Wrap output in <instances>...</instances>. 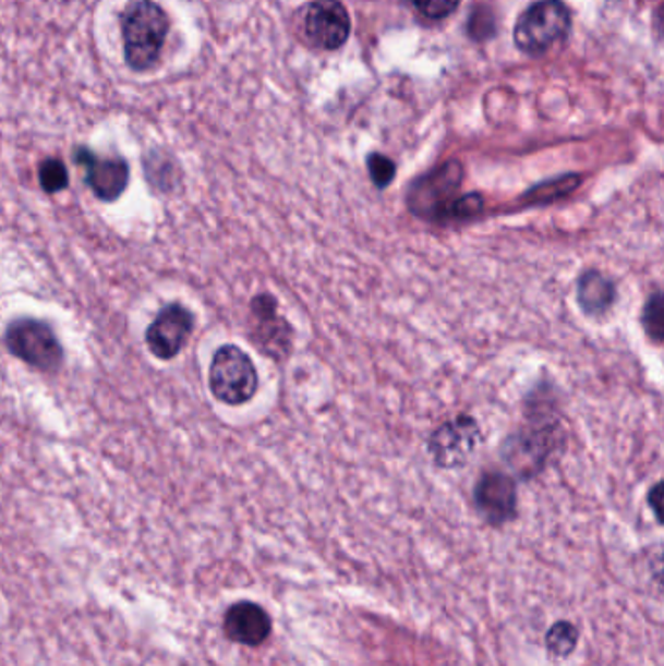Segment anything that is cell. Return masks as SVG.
Listing matches in <instances>:
<instances>
[{"label": "cell", "instance_id": "8fae6325", "mask_svg": "<svg viewBox=\"0 0 664 666\" xmlns=\"http://www.w3.org/2000/svg\"><path fill=\"white\" fill-rule=\"evenodd\" d=\"M192 312L182 304H168L158 312L155 322L146 328V348L160 361H172L185 348L188 339L192 336Z\"/></svg>", "mask_w": 664, "mask_h": 666}, {"label": "cell", "instance_id": "3957f363", "mask_svg": "<svg viewBox=\"0 0 664 666\" xmlns=\"http://www.w3.org/2000/svg\"><path fill=\"white\" fill-rule=\"evenodd\" d=\"M257 386V368L244 349L238 346L217 349L209 366V388L219 402L242 405L254 398Z\"/></svg>", "mask_w": 664, "mask_h": 666}, {"label": "cell", "instance_id": "e0dca14e", "mask_svg": "<svg viewBox=\"0 0 664 666\" xmlns=\"http://www.w3.org/2000/svg\"><path fill=\"white\" fill-rule=\"evenodd\" d=\"M145 166L148 182L153 183L156 190L162 192L172 190L176 178V160L172 156L166 155L162 150H153L146 155Z\"/></svg>", "mask_w": 664, "mask_h": 666}, {"label": "cell", "instance_id": "ac0fdd59", "mask_svg": "<svg viewBox=\"0 0 664 666\" xmlns=\"http://www.w3.org/2000/svg\"><path fill=\"white\" fill-rule=\"evenodd\" d=\"M39 185L46 193H59L69 187V170L63 160L59 158H46L37 168Z\"/></svg>", "mask_w": 664, "mask_h": 666}, {"label": "cell", "instance_id": "9c48e42d", "mask_svg": "<svg viewBox=\"0 0 664 666\" xmlns=\"http://www.w3.org/2000/svg\"><path fill=\"white\" fill-rule=\"evenodd\" d=\"M555 423H536L510 435L503 445L505 462L520 475H534L555 448Z\"/></svg>", "mask_w": 664, "mask_h": 666}, {"label": "cell", "instance_id": "ffe728a7", "mask_svg": "<svg viewBox=\"0 0 664 666\" xmlns=\"http://www.w3.org/2000/svg\"><path fill=\"white\" fill-rule=\"evenodd\" d=\"M366 168H369L371 180H373L374 185H376L378 190L388 187V185L394 182V178H396V165L391 162L388 156L378 155V153L369 155V158H366Z\"/></svg>", "mask_w": 664, "mask_h": 666}, {"label": "cell", "instance_id": "7a4b0ae2", "mask_svg": "<svg viewBox=\"0 0 664 666\" xmlns=\"http://www.w3.org/2000/svg\"><path fill=\"white\" fill-rule=\"evenodd\" d=\"M569 29L571 12L562 0H538L520 14L515 44L527 56H544L569 36Z\"/></svg>", "mask_w": 664, "mask_h": 666}, {"label": "cell", "instance_id": "d6986e66", "mask_svg": "<svg viewBox=\"0 0 664 666\" xmlns=\"http://www.w3.org/2000/svg\"><path fill=\"white\" fill-rule=\"evenodd\" d=\"M641 324H643L647 336L653 339L655 343H661V341H663L664 302L661 291H655L649 296L645 308H643V316H641Z\"/></svg>", "mask_w": 664, "mask_h": 666}, {"label": "cell", "instance_id": "52a82bcc", "mask_svg": "<svg viewBox=\"0 0 664 666\" xmlns=\"http://www.w3.org/2000/svg\"><path fill=\"white\" fill-rule=\"evenodd\" d=\"M250 339L264 355L277 361L291 351V324L279 314V304L267 292L254 296L250 304Z\"/></svg>", "mask_w": 664, "mask_h": 666}, {"label": "cell", "instance_id": "4fadbf2b", "mask_svg": "<svg viewBox=\"0 0 664 666\" xmlns=\"http://www.w3.org/2000/svg\"><path fill=\"white\" fill-rule=\"evenodd\" d=\"M222 628L230 641L246 647H259L271 635V618L259 604L237 603L225 614Z\"/></svg>", "mask_w": 664, "mask_h": 666}, {"label": "cell", "instance_id": "ba28073f", "mask_svg": "<svg viewBox=\"0 0 664 666\" xmlns=\"http://www.w3.org/2000/svg\"><path fill=\"white\" fill-rule=\"evenodd\" d=\"M482 431L470 415L446 421L428 437V455L438 468L464 465L480 447Z\"/></svg>", "mask_w": 664, "mask_h": 666}, {"label": "cell", "instance_id": "7c38bea8", "mask_svg": "<svg viewBox=\"0 0 664 666\" xmlns=\"http://www.w3.org/2000/svg\"><path fill=\"white\" fill-rule=\"evenodd\" d=\"M475 509L493 526L507 524L517 517V484L503 472H485L473 487Z\"/></svg>", "mask_w": 664, "mask_h": 666}, {"label": "cell", "instance_id": "5bb4252c", "mask_svg": "<svg viewBox=\"0 0 664 666\" xmlns=\"http://www.w3.org/2000/svg\"><path fill=\"white\" fill-rule=\"evenodd\" d=\"M577 302L587 316L599 318L614 306L616 287L596 269L584 271L577 283Z\"/></svg>", "mask_w": 664, "mask_h": 666}, {"label": "cell", "instance_id": "9a60e30c", "mask_svg": "<svg viewBox=\"0 0 664 666\" xmlns=\"http://www.w3.org/2000/svg\"><path fill=\"white\" fill-rule=\"evenodd\" d=\"M579 183H581L579 175H562V178H555V180L532 187L530 192L524 193L522 202L527 205H547V203L557 202L565 195L575 192Z\"/></svg>", "mask_w": 664, "mask_h": 666}, {"label": "cell", "instance_id": "8992f818", "mask_svg": "<svg viewBox=\"0 0 664 666\" xmlns=\"http://www.w3.org/2000/svg\"><path fill=\"white\" fill-rule=\"evenodd\" d=\"M301 34L312 47L334 51L351 36V19L339 0H312L301 10Z\"/></svg>", "mask_w": 664, "mask_h": 666}, {"label": "cell", "instance_id": "277c9868", "mask_svg": "<svg viewBox=\"0 0 664 666\" xmlns=\"http://www.w3.org/2000/svg\"><path fill=\"white\" fill-rule=\"evenodd\" d=\"M4 343L10 353L44 373H56L63 365V346L53 328L41 319H14L7 328Z\"/></svg>", "mask_w": 664, "mask_h": 666}, {"label": "cell", "instance_id": "44dd1931", "mask_svg": "<svg viewBox=\"0 0 664 666\" xmlns=\"http://www.w3.org/2000/svg\"><path fill=\"white\" fill-rule=\"evenodd\" d=\"M415 9L431 20H443L450 14H455L460 0H413Z\"/></svg>", "mask_w": 664, "mask_h": 666}, {"label": "cell", "instance_id": "30bf717a", "mask_svg": "<svg viewBox=\"0 0 664 666\" xmlns=\"http://www.w3.org/2000/svg\"><path fill=\"white\" fill-rule=\"evenodd\" d=\"M74 165L83 166L84 180L100 202H118L129 185V165L123 158H104L88 146H76Z\"/></svg>", "mask_w": 664, "mask_h": 666}, {"label": "cell", "instance_id": "5b68a950", "mask_svg": "<svg viewBox=\"0 0 664 666\" xmlns=\"http://www.w3.org/2000/svg\"><path fill=\"white\" fill-rule=\"evenodd\" d=\"M462 183V166L448 162L435 172L423 175L413 183L410 192V207L415 215L428 220H450L455 207L456 190Z\"/></svg>", "mask_w": 664, "mask_h": 666}, {"label": "cell", "instance_id": "6da1fadb", "mask_svg": "<svg viewBox=\"0 0 664 666\" xmlns=\"http://www.w3.org/2000/svg\"><path fill=\"white\" fill-rule=\"evenodd\" d=\"M123 57L131 71H153L166 46L172 20L155 0H131L119 14Z\"/></svg>", "mask_w": 664, "mask_h": 666}, {"label": "cell", "instance_id": "2e32d148", "mask_svg": "<svg viewBox=\"0 0 664 666\" xmlns=\"http://www.w3.org/2000/svg\"><path fill=\"white\" fill-rule=\"evenodd\" d=\"M577 643H579V630L571 621H555L547 630L546 647L552 657H569L577 649Z\"/></svg>", "mask_w": 664, "mask_h": 666}, {"label": "cell", "instance_id": "7402d4cb", "mask_svg": "<svg viewBox=\"0 0 664 666\" xmlns=\"http://www.w3.org/2000/svg\"><path fill=\"white\" fill-rule=\"evenodd\" d=\"M661 497H663V487H661V484H656L653 492L649 493V505L655 512L656 521H661Z\"/></svg>", "mask_w": 664, "mask_h": 666}]
</instances>
